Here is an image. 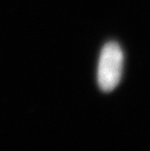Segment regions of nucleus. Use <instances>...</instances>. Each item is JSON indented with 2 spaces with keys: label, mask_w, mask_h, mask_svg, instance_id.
I'll return each mask as SVG.
<instances>
[{
  "label": "nucleus",
  "mask_w": 150,
  "mask_h": 151,
  "mask_svg": "<svg viewBox=\"0 0 150 151\" xmlns=\"http://www.w3.org/2000/svg\"><path fill=\"white\" fill-rule=\"evenodd\" d=\"M123 68L124 54L120 45L107 42L101 49L97 68V83L101 92L110 93L119 85Z\"/></svg>",
  "instance_id": "nucleus-1"
}]
</instances>
